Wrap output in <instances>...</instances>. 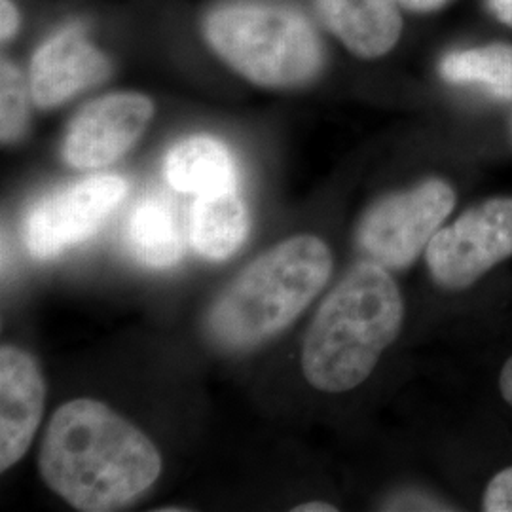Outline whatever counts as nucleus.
<instances>
[{
    "label": "nucleus",
    "instance_id": "f257e3e1",
    "mask_svg": "<svg viewBox=\"0 0 512 512\" xmlns=\"http://www.w3.org/2000/svg\"><path fill=\"white\" fill-rule=\"evenodd\" d=\"M40 475L76 511H118L162 475L147 435L107 404L76 399L57 408L40 448Z\"/></svg>",
    "mask_w": 512,
    "mask_h": 512
},
{
    "label": "nucleus",
    "instance_id": "f03ea898",
    "mask_svg": "<svg viewBox=\"0 0 512 512\" xmlns=\"http://www.w3.org/2000/svg\"><path fill=\"white\" fill-rule=\"evenodd\" d=\"M403 294L387 268L361 262L330 291L315 313L302 348L308 384L346 393L365 382L401 334Z\"/></svg>",
    "mask_w": 512,
    "mask_h": 512
},
{
    "label": "nucleus",
    "instance_id": "7ed1b4c3",
    "mask_svg": "<svg viewBox=\"0 0 512 512\" xmlns=\"http://www.w3.org/2000/svg\"><path fill=\"white\" fill-rule=\"evenodd\" d=\"M332 253L323 239L294 236L258 256L220 293L207 334L222 349L256 348L287 329L323 291Z\"/></svg>",
    "mask_w": 512,
    "mask_h": 512
},
{
    "label": "nucleus",
    "instance_id": "20e7f679",
    "mask_svg": "<svg viewBox=\"0 0 512 512\" xmlns=\"http://www.w3.org/2000/svg\"><path fill=\"white\" fill-rule=\"evenodd\" d=\"M202 35L228 69L258 88H304L325 71L319 33L310 19L287 6H220L203 19Z\"/></svg>",
    "mask_w": 512,
    "mask_h": 512
},
{
    "label": "nucleus",
    "instance_id": "39448f33",
    "mask_svg": "<svg viewBox=\"0 0 512 512\" xmlns=\"http://www.w3.org/2000/svg\"><path fill=\"white\" fill-rule=\"evenodd\" d=\"M454 186L427 179L374 203L357 228L359 249L387 270L408 268L456 207Z\"/></svg>",
    "mask_w": 512,
    "mask_h": 512
},
{
    "label": "nucleus",
    "instance_id": "423d86ee",
    "mask_svg": "<svg viewBox=\"0 0 512 512\" xmlns=\"http://www.w3.org/2000/svg\"><path fill=\"white\" fill-rule=\"evenodd\" d=\"M128 194L120 175H92L40 198L21 222V239L37 260H52L92 238Z\"/></svg>",
    "mask_w": 512,
    "mask_h": 512
},
{
    "label": "nucleus",
    "instance_id": "0eeeda50",
    "mask_svg": "<svg viewBox=\"0 0 512 512\" xmlns=\"http://www.w3.org/2000/svg\"><path fill=\"white\" fill-rule=\"evenodd\" d=\"M512 256V198H492L440 228L425 249L433 281L446 291L473 287Z\"/></svg>",
    "mask_w": 512,
    "mask_h": 512
},
{
    "label": "nucleus",
    "instance_id": "6e6552de",
    "mask_svg": "<svg viewBox=\"0 0 512 512\" xmlns=\"http://www.w3.org/2000/svg\"><path fill=\"white\" fill-rule=\"evenodd\" d=\"M156 112L154 101L139 92L107 93L80 110L63 139V160L78 171L116 164L139 143Z\"/></svg>",
    "mask_w": 512,
    "mask_h": 512
},
{
    "label": "nucleus",
    "instance_id": "1a4fd4ad",
    "mask_svg": "<svg viewBox=\"0 0 512 512\" xmlns=\"http://www.w3.org/2000/svg\"><path fill=\"white\" fill-rule=\"evenodd\" d=\"M112 65L103 50L93 44L86 29L71 25L46 38L29 65L33 105L57 109L93 86L103 84Z\"/></svg>",
    "mask_w": 512,
    "mask_h": 512
},
{
    "label": "nucleus",
    "instance_id": "9d476101",
    "mask_svg": "<svg viewBox=\"0 0 512 512\" xmlns=\"http://www.w3.org/2000/svg\"><path fill=\"white\" fill-rule=\"evenodd\" d=\"M46 401L37 361L16 346L0 349V469L8 471L35 439Z\"/></svg>",
    "mask_w": 512,
    "mask_h": 512
},
{
    "label": "nucleus",
    "instance_id": "9b49d317",
    "mask_svg": "<svg viewBox=\"0 0 512 512\" xmlns=\"http://www.w3.org/2000/svg\"><path fill=\"white\" fill-rule=\"evenodd\" d=\"M315 6L332 38L359 59L385 57L403 38L401 0H315Z\"/></svg>",
    "mask_w": 512,
    "mask_h": 512
},
{
    "label": "nucleus",
    "instance_id": "f8f14e48",
    "mask_svg": "<svg viewBox=\"0 0 512 512\" xmlns=\"http://www.w3.org/2000/svg\"><path fill=\"white\" fill-rule=\"evenodd\" d=\"M165 179L181 194L209 196L238 188V167L228 147L211 135H192L165 156Z\"/></svg>",
    "mask_w": 512,
    "mask_h": 512
},
{
    "label": "nucleus",
    "instance_id": "ddd939ff",
    "mask_svg": "<svg viewBox=\"0 0 512 512\" xmlns=\"http://www.w3.org/2000/svg\"><path fill=\"white\" fill-rule=\"evenodd\" d=\"M126 245L131 256L147 268L175 266L186 249L175 203L162 194H148L135 203L126 224Z\"/></svg>",
    "mask_w": 512,
    "mask_h": 512
},
{
    "label": "nucleus",
    "instance_id": "4468645a",
    "mask_svg": "<svg viewBox=\"0 0 512 512\" xmlns=\"http://www.w3.org/2000/svg\"><path fill=\"white\" fill-rule=\"evenodd\" d=\"M251 217L239 188L198 196L192 205L190 241L207 260L222 262L236 255L249 236Z\"/></svg>",
    "mask_w": 512,
    "mask_h": 512
},
{
    "label": "nucleus",
    "instance_id": "2eb2a0df",
    "mask_svg": "<svg viewBox=\"0 0 512 512\" xmlns=\"http://www.w3.org/2000/svg\"><path fill=\"white\" fill-rule=\"evenodd\" d=\"M439 74L454 86L480 88L499 101H512V46L503 42L452 50L440 59Z\"/></svg>",
    "mask_w": 512,
    "mask_h": 512
},
{
    "label": "nucleus",
    "instance_id": "dca6fc26",
    "mask_svg": "<svg viewBox=\"0 0 512 512\" xmlns=\"http://www.w3.org/2000/svg\"><path fill=\"white\" fill-rule=\"evenodd\" d=\"M31 88L18 65L4 59L0 67V141L4 147L18 143L29 122Z\"/></svg>",
    "mask_w": 512,
    "mask_h": 512
},
{
    "label": "nucleus",
    "instance_id": "f3484780",
    "mask_svg": "<svg viewBox=\"0 0 512 512\" xmlns=\"http://www.w3.org/2000/svg\"><path fill=\"white\" fill-rule=\"evenodd\" d=\"M482 509L486 512H512V465L499 471L488 482L482 497Z\"/></svg>",
    "mask_w": 512,
    "mask_h": 512
},
{
    "label": "nucleus",
    "instance_id": "a211bd4d",
    "mask_svg": "<svg viewBox=\"0 0 512 512\" xmlns=\"http://www.w3.org/2000/svg\"><path fill=\"white\" fill-rule=\"evenodd\" d=\"M21 27V12L14 0H0V40L2 44L14 40Z\"/></svg>",
    "mask_w": 512,
    "mask_h": 512
},
{
    "label": "nucleus",
    "instance_id": "6ab92c4d",
    "mask_svg": "<svg viewBox=\"0 0 512 512\" xmlns=\"http://www.w3.org/2000/svg\"><path fill=\"white\" fill-rule=\"evenodd\" d=\"M450 0H401L404 10L412 14H433L444 8Z\"/></svg>",
    "mask_w": 512,
    "mask_h": 512
},
{
    "label": "nucleus",
    "instance_id": "aec40b11",
    "mask_svg": "<svg viewBox=\"0 0 512 512\" xmlns=\"http://www.w3.org/2000/svg\"><path fill=\"white\" fill-rule=\"evenodd\" d=\"M488 10L499 23L512 29V0H486Z\"/></svg>",
    "mask_w": 512,
    "mask_h": 512
},
{
    "label": "nucleus",
    "instance_id": "412c9836",
    "mask_svg": "<svg viewBox=\"0 0 512 512\" xmlns=\"http://www.w3.org/2000/svg\"><path fill=\"white\" fill-rule=\"evenodd\" d=\"M499 391L507 404L512 406V357L507 359V363L503 365V370L499 374Z\"/></svg>",
    "mask_w": 512,
    "mask_h": 512
},
{
    "label": "nucleus",
    "instance_id": "4be33fe9",
    "mask_svg": "<svg viewBox=\"0 0 512 512\" xmlns=\"http://www.w3.org/2000/svg\"><path fill=\"white\" fill-rule=\"evenodd\" d=\"M294 512H336L338 509L332 507L330 503H323V501H313V503H304L294 507Z\"/></svg>",
    "mask_w": 512,
    "mask_h": 512
}]
</instances>
